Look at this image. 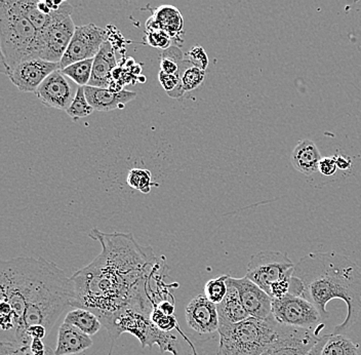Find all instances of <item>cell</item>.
Returning a JSON list of instances; mask_svg holds the SVG:
<instances>
[{
	"label": "cell",
	"mask_w": 361,
	"mask_h": 355,
	"mask_svg": "<svg viewBox=\"0 0 361 355\" xmlns=\"http://www.w3.org/2000/svg\"><path fill=\"white\" fill-rule=\"evenodd\" d=\"M101 254L71 277L72 308L94 312L108 330L119 313L128 309L150 316L164 296L168 266L151 246H142L132 234H106L92 229Z\"/></svg>",
	"instance_id": "cell-1"
},
{
	"label": "cell",
	"mask_w": 361,
	"mask_h": 355,
	"mask_svg": "<svg viewBox=\"0 0 361 355\" xmlns=\"http://www.w3.org/2000/svg\"><path fill=\"white\" fill-rule=\"evenodd\" d=\"M71 277L44 258L18 257L0 263V342L30 347V325H42L47 332L68 307H72Z\"/></svg>",
	"instance_id": "cell-2"
},
{
	"label": "cell",
	"mask_w": 361,
	"mask_h": 355,
	"mask_svg": "<svg viewBox=\"0 0 361 355\" xmlns=\"http://www.w3.org/2000/svg\"><path fill=\"white\" fill-rule=\"evenodd\" d=\"M293 277L303 284L302 297L312 303L324 320L331 316L326 311L329 301L346 303L347 316L333 334L349 331L361 312V266L347 255L336 252L309 253L293 267Z\"/></svg>",
	"instance_id": "cell-3"
},
{
	"label": "cell",
	"mask_w": 361,
	"mask_h": 355,
	"mask_svg": "<svg viewBox=\"0 0 361 355\" xmlns=\"http://www.w3.org/2000/svg\"><path fill=\"white\" fill-rule=\"evenodd\" d=\"M38 30L8 0L0 2V49L6 76L24 61L37 58Z\"/></svg>",
	"instance_id": "cell-4"
},
{
	"label": "cell",
	"mask_w": 361,
	"mask_h": 355,
	"mask_svg": "<svg viewBox=\"0 0 361 355\" xmlns=\"http://www.w3.org/2000/svg\"><path fill=\"white\" fill-rule=\"evenodd\" d=\"M277 320L250 318L233 325H219L220 344L216 355H262L276 336Z\"/></svg>",
	"instance_id": "cell-5"
},
{
	"label": "cell",
	"mask_w": 361,
	"mask_h": 355,
	"mask_svg": "<svg viewBox=\"0 0 361 355\" xmlns=\"http://www.w3.org/2000/svg\"><path fill=\"white\" fill-rule=\"evenodd\" d=\"M73 11L68 2H64L58 11H51V21L42 30L38 31L37 58L49 62H61L76 28L71 17Z\"/></svg>",
	"instance_id": "cell-6"
},
{
	"label": "cell",
	"mask_w": 361,
	"mask_h": 355,
	"mask_svg": "<svg viewBox=\"0 0 361 355\" xmlns=\"http://www.w3.org/2000/svg\"><path fill=\"white\" fill-rule=\"evenodd\" d=\"M293 267L286 253L262 251L250 258L245 277L269 294L271 284L293 273Z\"/></svg>",
	"instance_id": "cell-7"
},
{
	"label": "cell",
	"mask_w": 361,
	"mask_h": 355,
	"mask_svg": "<svg viewBox=\"0 0 361 355\" xmlns=\"http://www.w3.org/2000/svg\"><path fill=\"white\" fill-rule=\"evenodd\" d=\"M272 314L279 323L305 329H313L324 320L312 303L290 294L273 299Z\"/></svg>",
	"instance_id": "cell-8"
},
{
	"label": "cell",
	"mask_w": 361,
	"mask_h": 355,
	"mask_svg": "<svg viewBox=\"0 0 361 355\" xmlns=\"http://www.w3.org/2000/svg\"><path fill=\"white\" fill-rule=\"evenodd\" d=\"M106 40L105 29L97 26L94 23L76 26L73 37L61 60V70L79 61L94 59Z\"/></svg>",
	"instance_id": "cell-9"
},
{
	"label": "cell",
	"mask_w": 361,
	"mask_h": 355,
	"mask_svg": "<svg viewBox=\"0 0 361 355\" xmlns=\"http://www.w3.org/2000/svg\"><path fill=\"white\" fill-rule=\"evenodd\" d=\"M320 337L313 329L279 323L274 340L262 355H307Z\"/></svg>",
	"instance_id": "cell-10"
},
{
	"label": "cell",
	"mask_w": 361,
	"mask_h": 355,
	"mask_svg": "<svg viewBox=\"0 0 361 355\" xmlns=\"http://www.w3.org/2000/svg\"><path fill=\"white\" fill-rule=\"evenodd\" d=\"M73 83H75L65 76L62 70H56L44 79L35 95L47 107L66 112L78 94L79 87Z\"/></svg>",
	"instance_id": "cell-11"
},
{
	"label": "cell",
	"mask_w": 361,
	"mask_h": 355,
	"mask_svg": "<svg viewBox=\"0 0 361 355\" xmlns=\"http://www.w3.org/2000/svg\"><path fill=\"white\" fill-rule=\"evenodd\" d=\"M61 69L60 63L35 58L24 61L11 70L8 78L23 92H35L49 74Z\"/></svg>",
	"instance_id": "cell-12"
},
{
	"label": "cell",
	"mask_w": 361,
	"mask_h": 355,
	"mask_svg": "<svg viewBox=\"0 0 361 355\" xmlns=\"http://www.w3.org/2000/svg\"><path fill=\"white\" fill-rule=\"evenodd\" d=\"M228 282L233 284L239 293L241 302L252 318L267 320L272 316V301L269 294L266 293L258 284L250 278L228 277Z\"/></svg>",
	"instance_id": "cell-13"
},
{
	"label": "cell",
	"mask_w": 361,
	"mask_h": 355,
	"mask_svg": "<svg viewBox=\"0 0 361 355\" xmlns=\"http://www.w3.org/2000/svg\"><path fill=\"white\" fill-rule=\"evenodd\" d=\"M185 316L187 325L195 333L207 335L218 332L220 320L216 305L207 299L204 294L196 296L189 302Z\"/></svg>",
	"instance_id": "cell-14"
},
{
	"label": "cell",
	"mask_w": 361,
	"mask_h": 355,
	"mask_svg": "<svg viewBox=\"0 0 361 355\" xmlns=\"http://www.w3.org/2000/svg\"><path fill=\"white\" fill-rule=\"evenodd\" d=\"M85 96L94 110L102 112H109L112 110L123 109L126 104L135 100L137 94L130 90H123L121 92H113L104 88L85 87Z\"/></svg>",
	"instance_id": "cell-15"
},
{
	"label": "cell",
	"mask_w": 361,
	"mask_h": 355,
	"mask_svg": "<svg viewBox=\"0 0 361 355\" xmlns=\"http://www.w3.org/2000/svg\"><path fill=\"white\" fill-rule=\"evenodd\" d=\"M146 30H162L173 40H180L184 33V19L176 6L162 4L147 20Z\"/></svg>",
	"instance_id": "cell-16"
},
{
	"label": "cell",
	"mask_w": 361,
	"mask_h": 355,
	"mask_svg": "<svg viewBox=\"0 0 361 355\" xmlns=\"http://www.w3.org/2000/svg\"><path fill=\"white\" fill-rule=\"evenodd\" d=\"M117 67L114 49L108 40L102 44L98 55L94 58L92 78L89 83L90 87L109 89L113 78V71Z\"/></svg>",
	"instance_id": "cell-17"
},
{
	"label": "cell",
	"mask_w": 361,
	"mask_h": 355,
	"mask_svg": "<svg viewBox=\"0 0 361 355\" xmlns=\"http://www.w3.org/2000/svg\"><path fill=\"white\" fill-rule=\"evenodd\" d=\"M92 346L89 335L83 333L78 327L69 323H63L58 334L56 355H73L81 354Z\"/></svg>",
	"instance_id": "cell-18"
},
{
	"label": "cell",
	"mask_w": 361,
	"mask_h": 355,
	"mask_svg": "<svg viewBox=\"0 0 361 355\" xmlns=\"http://www.w3.org/2000/svg\"><path fill=\"white\" fill-rule=\"evenodd\" d=\"M322 160L319 150L314 142L304 139L297 144L290 155V162L295 171L307 177L318 173V167Z\"/></svg>",
	"instance_id": "cell-19"
},
{
	"label": "cell",
	"mask_w": 361,
	"mask_h": 355,
	"mask_svg": "<svg viewBox=\"0 0 361 355\" xmlns=\"http://www.w3.org/2000/svg\"><path fill=\"white\" fill-rule=\"evenodd\" d=\"M228 291L222 302L216 304L220 325H233L250 318V314L243 306L238 291L233 284L228 282Z\"/></svg>",
	"instance_id": "cell-20"
},
{
	"label": "cell",
	"mask_w": 361,
	"mask_h": 355,
	"mask_svg": "<svg viewBox=\"0 0 361 355\" xmlns=\"http://www.w3.org/2000/svg\"><path fill=\"white\" fill-rule=\"evenodd\" d=\"M64 323L74 325L89 336L98 333L103 325L100 318L94 312L83 308H74L73 311L68 312Z\"/></svg>",
	"instance_id": "cell-21"
},
{
	"label": "cell",
	"mask_w": 361,
	"mask_h": 355,
	"mask_svg": "<svg viewBox=\"0 0 361 355\" xmlns=\"http://www.w3.org/2000/svg\"><path fill=\"white\" fill-rule=\"evenodd\" d=\"M29 20L38 31L42 30L51 21V13L45 15L38 8L39 0H8Z\"/></svg>",
	"instance_id": "cell-22"
},
{
	"label": "cell",
	"mask_w": 361,
	"mask_h": 355,
	"mask_svg": "<svg viewBox=\"0 0 361 355\" xmlns=\"http://www.w3.org/2000/svg\"><path fill=\"white\" fill-rule=\"evenodd\" d=\"M322 355H358V345L343 334L329 335Z\"/></svg>",
	"instance_id": "cell-23"
},
{
	"label": "cell",
	"mask_w": 361,
	"mask_h": 355,
	"mask_svg": "<svg viewBox=\"0 0 361 355\" xmlns=\"http://www.w3.org/2000/svg\"><path fill=\"white\" fill-rule=\"evenodd\" d=\"M180 79L185 92H191L202 85L205 79V71L194 66L188 59L185 58L180 63Z\"/></svg>",
	"instance_id": "cell-24"
},
{
	"label": "cell",
	"mask_w": 361,
	"mask_h": 355,
	"mask_svg": "<svg viewBox=\"0 0 361 355\" xmlns=\"http://www.w3.org/2000/svg\"><path fill=\"white\" fill-rule=\"evenodd\" d=\"M92 64H94V59L79 61V62L65 67L64 69H62V72L72 81H74L78 87H87L89 85L90 78H92Z\"/></svg>",
	"instance_id": "cell-25"
},
{
	"label": "cell",
	"mask_w": 361,
	"mask_h": 355,
	"mask_svg": "<svg viewBox=\"0 0 361 355\" xmlns=\"http://www.w3.org/2000/svg\"><path fill=\"white\" fill-rule=\"evenodd\" d=\"M185 55L179 47L171 45L169 49L161 52L159 56L160 71L173 76H180V63Z\"/></svg>",
	"instance_id": "cell-26"
},
{
	"label": "cell",
	"mask_w": 361,
	"mask_h": 355,
	"mask_svg": "<svg viewBox=\"0 0 361 355\" xmlns=\"http://www.w3.org/2000/svg\"><path fill=\"white\" fill-rule=\"evenodd\" d=\"M126 183L130 188L137 190L144 194H148L152 186H155L153 182L151 172L145 169H133L128 172Z\"/></svg>",
	"instance_id": "cell-27"
},
{
	"label": "cell",
	"mask_w": 361,
	"mask_h": 355,
	"mask_svg": "<svg viewBox=\"0 0 361 355\" xmlns=\"http://www.w3.org/2000/svg\"><path fill=\"white\" fill-rule=\"evenodd\" d=\"M94 112V107L90 105L85 96V87H79L75 98L67 109V114L76 121L83 117L90 116Z\"/></svg>",
	"instance_id": "cell-28"
},
{
	"label": "cell",
	"mask_w": 361,
	"mask_h": 355,
	"mask_svg": "<svg viewBox=\"0 0 361 355\" xmlns=\"http://www.w3.org/2000/svg\"><path fill=\"white\" fill-rule=\"evenodd\" d=\"M229 275H220L205 284L204 295L214 304H219L224 299L228 291L227 280Z\"/></svg>",
	"instance_id": "cell-29"
},
{
	"label": "cell",
	"mask_w": 361,
	"mask_h": 355,
	"mask_svg": "<svg viewBox=\"0 0 361 355\" xmlns=\"http://www.w3.org/2000/svg\"><path fill=\"white\" fill-rule=\"evenodd\" d=\"M158 79H159L160 85L166 90L169 97L173 99L182 98L185 94L180 85V76H173V74H168L164 71H159L158 73Z\"/></svg>",
	"instance_id": "cell-30"
},
{
	"label": "cell",
	"mask_w": 361,
	"mask_h": 355,
	"mask_svg": "<svg viewBox=\"0 0 361 355\" xmlns=\"http://www.w3.org/2000/svg\"><path fill=\"white\" fill-rule=\"evenodd\" d=\"M150 320H152L154 325H157L158 329L164 332H168V333L173 331L178 325L175 316L166 315L158 307H155L153 311L151 312Z\"/></svg>",
	"instance_id": "cell-31"
},
{
	"label": "cell",
	"mask_w": 361,
	"mask_h": 355,
	"mask_svg": "<svg viewBox=\"0 0 361 355\" xmlns=\"http://www.w3.org/2000/svg\"><path fill=\"white\" fill-rule=\"evenodd\" d=\"M146 42L150 47H157V49L164 51V49L171 47L173 40L164 31L146 30Z\"/></svg>",
	"instance_id": "cell-32"
},
{
	"label": "cell",
	"mask_w": 361,
	"mask_h": 355,
	"mask_svg": "<svg viewBox=\"0 0 361 355\" xmlns=\"http://www.w3.org/2000/svg\"><path fill=\"white\" fill-rule=\"evenodd\" d=\"M292 277L293 273H290V275H286L274 284H271L269 295L273 299H281V298L290 294Z\"/></svg>",
	"instance_id": "cell-33"
},
{
	"label": "cell",
	"mask_w": 361,
	"mask_h": 355,
	"mask_svg": "<svg viewBox=\"0 0 361 355\" xmlns=\"http://www.w3.org/2000/svg\"><path fill=\"white\" fill-rule=\"evenodd\" d=\"M185 58L188 59L194 66L200 68L204 71L209 66V56L200 45H195V47H192L190 51L185 55Z\"/></svg>",
	"instance_id": "cell-34"
},
{
	"label": "cell",
	"mask_w": 361,
	"mask_h": 355,
	"mask_svg": "<svg viewBox=\"0 0 361 355\" xmlns=\"http://www.w3.org/2000/svg\"><path fill=\"white\" fill-rule=\"evenodd\" d=\"M337 171L338 166L335 156L322 158L319 162V167H318V172H319L320 174L326 176V177H331V176L337 173Z\"/></svg>",
	"instance_id": "cell-35"
},
{
	"label": "cell",
	"mask_w": 361,
	"mask_h": 355,
	"mask_svg": "<svg viewBox=\"0 0 361 355\" xmlns=\"http://www.w3.org/2000/svg\"><path fill=\"white\" fill-rule=\"evenodd\" d=\"M0 355H32L30 347H19L8 344V343L0 342Z\"/></svg>",
	"instance_id": "cell-36"
},
{
	"label": "cell",
	"mask_w": 361,
	"mask_h": 355,
	"mask_svg": "<svg viewBox=\"0 0 361 355\" xmlns=\"http://www.w3.org/2000/svg\"><path fill=\"white\" fill-rule=\"evenodd\" d=\"M30 351L32 355H56L51 347L44 344L42 339H34L30 344Z\"/></svg>",
	"instance_id": "cell-37"
},
{
	"label": "cell",
	"mask_w": 361,
	"mask_h": 355,
	"mask_svg": "<svg viewBox=\"0 0 361 355\" xmlns=\"http://www.w3.org/2000/svg\"><path fill=\"white\" fill-rule=\"evenodd\" d=\"M26 333L28 338L32 341L34 339H42V340H44V337L49 334V332H47V329L44 325H30L27 329Z\"/></svg>",
	"instance_id": "cell-38"
},
{
	"label": "cell",
	"mask_w": 361,
	"mask_h": 355,
	"mask_svg": "<svg viewBox=\"0 0 361 355\" xmlns=\"http://www.w3.org/2000/svg\"><path fill=\"white\" fill-rule=\"evenodd\" d=\"M336 162H337L338 169L341 171H347L352 166L351 158L348 156H344L341 155H335Z\"/></svg>",
	"instance_id": "cell-39"
},
{
	"label": "cell",
	"mask_w": 361,
	"mask_h": 355,
	"mask_svg": "<svg viewBox=\"0 0 361 355\" xmlns=\"http://www.w3.org/2000/svg\"><path fill=\"white\" fill-rule=\"evenodd\" d=\"M158 308L160 309L164 314L166 315H173V312H175V305H173V302H171L169 300H164L158 304Z\"/></svg>",
	"instance_id": "cell-40"
},
{
	"label": "cell",
	"mask_w": 361,
	"mask_h": 355,
	"mask_svg": "<svg viewBox=\"0 0 361 355\" xmlns=\"http://www.w3.org/2000/svg\"><path fill=\"white\" fill-rule=\"evenodd\" d=\"M327 338H329V335H324V336L320 337L319 340L316 343L314 347H313L307 355H322V348H324V343L326 342Z\"/></svg>",
	"instance_id": "cell-41"
},
{
	"label": "cell",
	"mask_w": 361,
	"mask_h": 355,
	"mask_svg": "<svg viewBox=\"0 0 361 355\" xmlns=\"http://www.w3.org/2000/svg\"><path fill=\"white\" fill-rule=\"evenodd\" d=\"M38 8L45 13V15H49L51 13V8L47 6V4L44 1H38Z\"/></svg>",
	"instance_id": "cell-42"
},
{
	"label": "cell",
	"mask_w": 361,
	"mask_h": 355,
	"mask_svg": "<svg viewBox=\"0 0 361 355\" xmlns=\"http://www.w3.org/2000/svg\"><path fill=\"white\" fill-rule=\"evenodd\" d=\"M63 1H64V2H68V0H63Z\"/></svg>",
	"instance_id": "cell-43"
},
{
	"label": "cell",
	"mask_w": 361,
	"mask_h": 355,
	"mask_svg": "<svg viewBox=\"0 0 361 355\" xmlns=\"http://www.w3.org/2000/svg\"><path fill=\"white\" fill-rule=\"evenodd\" d=\"M39 1H45V0H39Z\"/></svg>",
	"instance_id": "cell-44"
},
{
	"label": "cell",
	"mask_w": 361,
	"mask_h": 355,
	"mask_svg": "<svg viewBox=\"0 0 361 355\" xmlns=\"http://www.w3.org/2000/svg\"><path fill=\"white\" fill-rule=\"evenodd\" d=\"M2 1H6V0H2Z\"/></svg>",
	"instance_id": "cell-45"
}]
</instances>
